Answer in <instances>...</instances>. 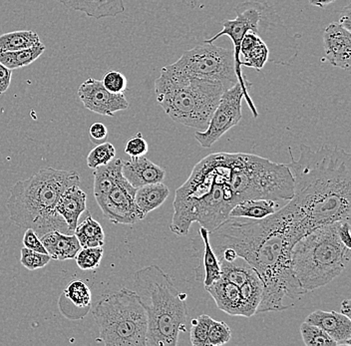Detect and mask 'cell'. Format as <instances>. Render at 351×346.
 <instances>
[{
  "instance_id": "cell-1",
  "label": "cell",
  "mask_w": 351,
  "mask_h": 346,
  "mask_svg": "<svg viewBox=\"0 0 351 346\" xmlns=\"http://www.w3.org/2000/svg\"><path fill=\"white\" fill-rule=\"evenodd\" d=\"M282 188L278 164L245 153H214L196 164L190 177L176 190L170 230L186 236L193 223L208 232L229 219L237 203L274 200Z\"/></svg>"
},
{
  "instance_id": "cell-2",
  "label": "cell",
  "mask_w": 351,
  "mask_h": 346,
  "mask_svg": "<svg viewBox=\"0 0 351 346\" xmlns=\"http://www.w3.org/2000/svg\"><path fill=\"white\" fill-rule=\"evenodd\" d=\"M304 216L289 201L274 214L262 220L229 218L208 232L214 253L232 249L256 269L263 282L262 301L256 314L282 312L289 308L285 301L306 295L291 267V249L309 233Z\"/></svg>"
},
{
  "instance_id": "cell-3",
  "label": "cell",
  "mask_w": 351,
  "mask_h": 346,
  "mask_svg": "<svg viewBox=\"0 0 351 346\" xmlns=\"http://www.w3.org/2000/svg\"><path fill=\"white\" fill-rule=\"evenodd\" d=\"M287 164L293 180L289 200L304 216L309 230L340 221L350 222L351 155L339 146L317 150L300 145L298 159L289 147Z\"/></svg>"
},
{
  "instance_id": "cell-4",
  "label": "cell",
  "mask_w": 351,
  "mask_h": 346,
  "mask_svg": "<svg viewBox=\"0 0 351 346\" xmlns=\"http://www.w3.org/2000/svg\"><path fill=\"white\" fill-rule=\"evenodd\" d=\"M73 185H80L74 171L40 169L11 188L6 203L10 220L22 229H32L39 238L52 231L72 234L56 212V205L63 192Z\"/></svg>"
},
{
  "instance_id": "cell-5",
  "label": "cell",
  "mask_w": 351,
  "mask_h": 346,
  "mask_svg": "<svg viewBox=\"0 0 351 346\" xmlns=\"http://www.w3.org/2000/svg\"><path fill=\"white\" fill-rule=\"evenodd\" d=\"M134 291L148 319L146 346L177 345L188 324L186 293L179 291L170 275L158 266L136 271Z\"/></svg>"
},
{
  "instance_id": "cell-6",
  "label": "cell",
  "mask_w": 351,
  "mask_h": 346,
  "mask_svg": "<svg viewBox=\"0 0 351 346\" xmlns=\"http://www.w3.org/2000/svg\"><path fill=\"white\" fill-rule=\"evenodd\" d=\"M225 87L214 81L162 71L155 81L157 102L173 120L204 132Z\"/></svg>"
},
{
  "instance_id": "cell-7",
  "label": "cell",
  "mask_w": 351,
  "mask_h": 346,
  "mask_svg": "<svg viewBox=\"0 0 351 346\" xmlns=\"http://www.w3.org/2000/svg\"><path fill=\"white\" fill-rule=\"evenodd\" d=\"M339 222L319 225L300 238L291 249V267L306 293L326 286L350 264L351 249L337 234Z\"/></svg>"
},
{
  "instance_id": "cell-8",
  "label": "cell",
  "mask_w": 351,
  "mask_h": 346,
  "mask_svg": "<svg viewBox=\"0 0 351 346\" xmlns=\"http://www.w3.org/2000/svg\"><path fill=\"white\" fill-rule=\"evenodd\" d=\"M93 317L100 330L99 343L146 346L148 319L135 291L122 288L102 297L94 308Z\"/></svg>"
},
{
  "instance_id": "cell-9",
  "label": "cell",
  "mask_w": 351,
  "mask_h": 346,
  "mask_svg": "<svg viewBox=\"0 0 351 346\" xmlns=\"http://www.w3.org/2000/svg\"><path fill=\"white\" fill-rule=\"evenodd\" d=\"M245 18L249 32H254L269 50V61L278 65L293 64L298 54L302 35L289 34L278 13L265 2L245 1L234 8Z\"/></svg>"
},
{
  "instance_id": "cell-10",
  "label": "cell",
  "mask_w": 351,
  "mask_h": 346,
  "mask_svg": "<svg viewBox=\"0 0 351 346\" xmlns=\"http://www.w3.org/2000/svg\"><path fill=\"white\" fill-rule=\"evenodd\" d=\"M162 71L206 79L232 88L239 82L234 72V52L213 43L186 50L179 60L162 68Z\"/></svg>"
},
{
  "instance_id": "cell-11",
  "label": "cell",
  "mask_w": 351,
  "mask_h": 346,
  "mask_svg": "<svg viewBox=\"0 0 351 346\" xmlns=\"http://www.w3.org/2000/svg\"><path fill=\"white\" fill-rule=\"evenodd\" d=\"M243 91L240 83L225 90L216 110L210 118L208 128L204 132L197 131L195 138L203 148H210L230 129L240 123L241 120V100Z\"/></svg>"
},
{
  "instance_id": "cell-12",
  "label": "cell",
  "mask_w": 351,
  "mask_h": 346,
  "mask_svg": "<svg viewBox=\"0 0 351 346\" xmlns=\"http://www.w3.org/2000/svg\"><path fill=\"white\" fill-rule=\"evenodd\" d=\"M136 188L124 178L105 196L96 199L105 218L115 225H134L146 218L135 203Z\"/></svg>"
},
{
  "instance_id": "cell-13",
  "label": "cell",
  "mask_w": 351,
  "mask_h": 346,
  "mask_svg": "<svg viewBox=\"0 0 351 346\" xmlns=\"http://www.w3.org/2000/svg\"><path fill=\"white\" fill-rule=\"evenodd\" d=\"M77 94L85 108L99 115L113 117L117 112L129 108L124 93H111L97 79L88 78L79 86Z\"/></svg>"
},
{
  "instance_id": "cell-14",
  "label": "cell",
  "mask_w": 351,
  "mask_h": 346,
  "mask_svg": "<svg viewBox=\"0 0 351 346\" xmlns=\"http://www.w3.org/2000/svg\"><path fill=\"white\" fill-rule=\"evenodd\" d=\"M326 57L332 66L348 70L351 65V32L339 23H330L324 30Z\"/></svg>"
},
{
  "instance_id": "cell-15",
  "label": "cell",
  "mask_w": 351,
  "mask_h": 346,
  "mask_svg": "<svg viewBox=\"0 0 351 346\" xmlns=\"http://www.w3.org/2000/svg\"><path fill=\"white\" fill-rule=\"evenodd\" d=\"M304 321L322 328L337 343V346L351 345L350 317L335 310H315L307 315Z\"/></svg>"
},
{
  "instance_id": "cell-16",
  "label": "cell",
  "mask_w": 351,
  "mask_h": 346,
  "mask_svg": "<svg viewBox=\"0 0 351 346\" xmlns=\"http://www.w3.org/2000/svg\"><path fill=\"white\" fill-rule=\"evenodd\" d=\"M122 174L134 188L138 189L149 184L162 183L166 171L142 156L131 158L128 161L123 160Z\"/></svg>"
},
{
  "instance_id": "cell-17",
  "label": "cell",
  "mask_w": 351,
  "mask_h": 346,
  "mask_svg": "<svg viewBox=\"0 0 351 346\" xmlns=\"http://www.w3.org/2000/svg\"><path fill=\"white\" fill-rule=\"evenodd\" d=\"M71 304V308L64 313L67 319H81L91 308L92 293L89 286L83 280H73L70 282L59 299V308Z\"/></svg>"
},
{
  "instance_id": "cell-18",
  "label": "cell",
  "mask_w": 351,
  "mask_h": 346,
  "mask_svg": "<svg viewBox=\"0 0 351 346\" xmlns=\"http://www.w3.org/2000/svg\"><path fill=\"white\" fill-rule=\"evenodd\" d=\"M79 186L73 185L66 189L56 205V212L62 217L72 234L80 217L87 212V194Z\"/></svg>"
},
{
  "instance_id": "cell-19",
  "label": "cell",
  "mask_w": 351,
  "mask_h": 346,
  "mask_svg": "<svg viewBox=\"0 0 351 346\" xmlns=\"http://www.w3.org/2000/svg\"><path fill=\"white\" fill-rule=\"evenodd\" d=\"M69 10L94 19L116 17L125 12V0H56Z\"/></svg>"
},
{
  "instance_id": "cell-20",
  "label": "cell",
  "mask_w": 351,
  "mask_h": 346,
  "mask_svg": "<svg viewBox=\"0 0 351 346\" xmlns=\"http://www.w3.org/2000/svg\"><path fill=\"white\" fill-rule=\"evenodd\" d=\"M40 240L52 260H73L82 249L74 234L52 231L41 236Z\"/></svg>"
},
{
  "instance_id": "cell-21",
  "label": "cell",
  "mask_w": 351,
  "mask_h": 346,
  "mask_svg": "<svg viewBox=\"0 0 351 346\" xmlns=\"http://www.w3.org/2000/svg\"><path fill=\"white\" fill-rule=\"evenodd\" d=\"M205 288L212 295L219 310L232 315V317H239V312H240V288L238 286L221 277V279L216 280L214 284Z\"/></svg>"
},
{
  "instance_id": "cell-22",
  "label": "cell",
  "mask_w": 351,
  "mask_h": 346,
  "mask_svg": "<svg viewBox=\"0 0 351 346\" xmlns=\"http://www.w3.org/2000/svg\"><path fill=\"white\" fill-rule=\"evenodd\" d=\"M263 282L256 271L240 286V312L239 317H251L256 314L262 301Z\"/></svg>"
},
{
  "instance_id": "cell-23",
  "label": "cell",
  "mask_w": 351,
  "mask_h": 346,
  "mask_svg": "<svg viewBox=\"0 0 351 346\" xmlns=\"http://www.w3.org/2000/svg\"><path fill=\"white\" fill-rule=\"evenodd\" d=\"M199 234L204 244L203 264L197 267L195 271H196L197 280L203 282L204 286L207 288L214 284L216 280L221 279V267H219L218 258L210 246L208 230L201 227Z\"/></svg>"
},
{
  "instance_id": "cell-24",
  "label": "cell",
  "mask_w": 351,
  "mask_h": 346,
  "mask_svg": "<svg viewBox=\"0 0 351 346\" xmlns=\"http://www.w3.org/2000/svg\"><path fill=\"white\" fill-rule=\"evenodd\" d=\"M169 196H170V189L163 184V182L149 184L136 189L135 203L140 211L147 216L149 212L161 207Z\"/></svg>"
},
{
  "instance_id": "cell-25",
  "label": "cell",
  "mask_w": 351,
  "mask_h": 346,
  "mask_svg": "<svg viewBox=\"0 0 351 346\" xmlns=\"http://www.w3.org/2000/svg\"><path fill=\"white\" fill-rule=\"evenodd\" d=\"M122 159H114L108 165L94 169L93 193L95 199L105 196L122 178Z\"/></svg>"
},
{
  "instance_id": "cell-26",
  "label": "cell",
  "mask_w": 351,
  "mask_h": 346,
  "mask_svg": "<svg viewBox=\"0 0 351 346\" xmlns=\"http://www.w3.org/2000/svg\"><path fill=\"white\" fill-rule=\"evenodd\" d=\"M280 201L271 200H245L237 203L230 212L229 218H245L262 220L280 210Z\"/></svg>"
},
{
  "instance_id": "cell-27",
  "label": "cell",
  "mask_w": 351,
  "mask_h": 346,
  "mask_svg": "<svg viewBox=\"0 0 351 346\" xmlns=\"http://www.w3.org/2000/svg\"><path fill=\"white\" fill-rule=\"evenodd\" d=\"M74 235L80 243L81 247H103L105 244L104 230L90 214L82 223L77 225Z\"/></svg>"
},
{
  "instance_id": "cell-28",
  "label": "cell",
  "mask_w": 351,
  "mask_h": 346,
  "mask_svg": "<svg viewBox=\"0 0 351 346\" xmlns=\"http://www.w3.org/2000/svg\"><path fill=\"white\" fill-rule=\"evenodd\" d=\"M45 49V45L40 43L17 51H0V63L10 70L28 66L43 55Z\"/></svg>"
},
{
  "instance_id": "cell-29",
  "label": "cell",
  "mask_w": 351,
  "mask_h": 346,
  "mask_svg": "<svg viewBox=\"0 0 351 346\" xmlns=\"http://www.w3.org/2000/svg\"><path fill=\"white\" fill-rule=\"evenodd\" d=\"M40 43L39 35L32 30H21L0 35V51H17Z\"/></svg>"
},
{
  "instance_id": "cell-30",
  "label": "cell",
  "mask_w": 351,
  "mask_h": 346,
  "mask_svg": "<svg viewBox=\"0 0 351 346\" xmlns=\"http://www.w3.org/2000/svg\"><path fill=\"white\" fill-rule=\"evenodd\" d=\"M219 262L221 267V277L229 280L239 288L256 271L245 258L241 257L237 258L232 262L219 260Z\"/></svg>"
},
{
  "instance_id": "cell-31",
  "label": "cell",
  "mask_w": 351,
  "mask_h": 346,
  "mask_svg": "<svg viewBox=\"0 0 351 346\" xmlns=\"http://www.w3.org/2000/svg\"><path fill=\"white\" fill-rule=\"evenodd\" d=\"M300 334L306 346H337V343L322 328L306 321L300 326Z\"/></svg>"
},
{
  "instance_id": "cell-32",
  "label": "cell",
  "mask_w": 351,
  "mask_h": 346,
  "mask_svg": "<svg viewBox=\"0 0 351 346\" xmlns=\"http://www.w3.org/2000/svg\"><path fill=\"white\" fill-rule=\"evenodd\" d=\"M116 157V149L113 144L109 142H103L94 147L88 154L86 163L88 167L94 169L101 166L108 165Z\"/></svg>"
},
{
  "instance_id": "cell-33",
  "label": "cell",
  "mask_w": 351,
  "mask_h": 346,
  "mask_svg": "<svg viewBox=\"0 0 351 346\" xmlns=\"http://www.w3.org/2000/svg\"><path fill=\"white\" fill-rule=\"evenodd\" d=\"M243 57V60L241 61V66L254 68L258 71H262L269 61V50L262 39H260L258 43Z\"/></svg>"
},
{
  "instance_id": "cell-34",
  "label": "cell",
  "mask_w": 351,
  "mask_h": 346,
  "mask_svg": "<svg viewBox=\"0 0 351 346\" xmlns=\"http://www.w3.org/2000/svg\"><path fill=\"white\" fill-rule=\"evenodd\" d=\"M104 256L103 247H82L75 257L77 266L82 271L99 268Z\"/></svg>"
},
{
  "instance_id": "cell-35",
  "label": "cell",
  "mask_w": 351,
  "mask_h": 346,
  "mask_svg": "<svg viewBox=\"0 0 351 346\" xmlns=\"http://www.w3.org/2000/svg\"><path fill=\"white\" fill-rule=\"evenodd\" d=\"M212 317L208 314H201L193 319L191 324V343L194 346H208V328Z\"/></svg>"
},
{
  "instance_id": "cell-36",
  "label": "cell",
  "mask_w": 351,
  "mask_h": 346,
  "mask_svg": "<svg viewBox=\"0 0 351 346\" xmlns=\"http://www.w3.org/2000/svg\"><path fill=\"white\" fill-rule=\"evenodd\" d=\"M232 338V330L230 326L223 321H210L208 328V346H219L227 345Z\"/></svg>"
},
{
  "instance_id": "cell-37",
  "label": "cell",
  "mask_w": 351,
  "mask_h": 346,
  "mask_svg": "<svg viewBox=\"0 0 351 346\" xmlns=\"http://www.w3.org/2000/svg\"><path fill=\"white\" fill-rule=\"evenodd\" d=\"M52 258L48 254L37 253L27 247H22L21 262L28 271L43 269L49 264Z\"/></svg>"
},
{
  "instance_id": "cell-38",
  "label": "cell",
  "mask_w": 351,
  "mask_h": 346,
  "mask_svg": "<svg viewBox=\"0 0 351 346\" xmlns=\"http://www.w3.org/2000/svg\"><path fill=\"white\" fill-rule=\"evenodd\" d=\"M102 83L111 93L121 94L126 91L128 82L124 74L116 70H109L103 76Z\"/></svg>"
},
{
  "instance_id": "cell-39",
  "label": "cell",
  "mask_w": 351,
  "mask_h": 346,
  "mask_svg": "<svg viewBox=\"0 0 351 346\" xmlns=\"http://www.w3.org/2000/svg\"><path fill=\"white\" fill-rule=\"evenodd\" d=\"M149 151V145L141 133H137L127 141L125 153L130 158L142 157Z\"/></svg>"
},
{
  "instance_id": "cell-40",
  "label": "cell",
  "mask_w": 351,
  "mask_h": 346,
  "mask_svg": "<svg viewBox=\"0 0 351 346\" xmlns=\"http://www.w3.org/2000/svg\"><path fill=\"white\" fill-rule=\"evenodd\" d=\"M23 246L37 253L47 254L45 247L43 246L40 238L32 229H26L23 236Z\"/></svg>"
},
{
  "instance_id": "cell-41",
  "label": "cell",
  "mask_w": 351,
  "mask_h": 346,
  "mask_svg": "<svg viewBox=\"0 0 351 346\" xmlns=\"http://www.w3.org/2000/svg\"><path fill=\"white\" fill-rule=\"evenodd\" d=\"M90 139L92 143L100 144L105 142L107 136H108V129L104 124L100 122H95L91 125L89 129Z\"/></svg>"
},
{
  "instance_id": "cell-42",
  "label": "cell",
  "mask_w": 351,
  "mask_h": 346,
  "mask_svg": "<svg viewBox=\"0 0 351 346\" xmlns=\"http://www.w3.org/2000/svg\"><path fill=\"white\" fill-rule=\"evenodd\" d=\"M337 234H339L342 244L348 249H351L350 222L340 221L337 225Z\"/></svg>"
},
{
  "instance_id": "cell-43",
  "label": "cell",
  "mask_w": 351,
  "mask_h": 346,
  "mask_svg": "<svg viewBox=\"0 0 351 346\" xmlns=\"http://www.w3.org/2000/svg\"><path fill=\"white\" fill-rule=\"evenodd\" d=\"M11 78H12V70L8 69L0 63V95L5 93L10 88Z\"/></svg>"
},
{
  "instance_id": "cell-44",
  "label": "cell",
  "mask_w": 351,
  "mask_h": 346,
  "mask_svg": "<svg viewBox=\"0 0 351 346\" xmlns=\"http://www.w3.org/2000/svg\"><path fill=\"white\" fill-rule=\"evenodd\" d=\"M351 8L350 4H348V6L342 10L341 15L339 17V23L341 27H343L344 29L348 30V32H351Z\"/></svg>"
},
{
  "instance_id": "cell-45",
  "label": "cell",
  "mask_w": 351,
  "mask_h": 346,
  "mask_svg": "<svg viewBox=\"0 0 351 346\" xmlns=\"http://www.w3.org/2000/svg\"><path fill=\"white\" fill-rule=\"evenodd\" d=\"M309 3L313 6H317V8H324L329 4L335 2V0H308Z\"/></svg>"
},
{
  "instance_id": "cell-46",
  "label": "cell",
  "mask_w": 351,
  "mask_h": 346,
  "mask_svg": "<svg viewBox=\"0 0 351 346\" xmlns=\"http://www.w3.org/2000/svg\"><path fill=\"white\" fill-rule=\"evenodd\" d=\"M340 313L346 315V317H350V299H344V301L341 302V306H340Z\"/></svg>"
}]
</instances>
